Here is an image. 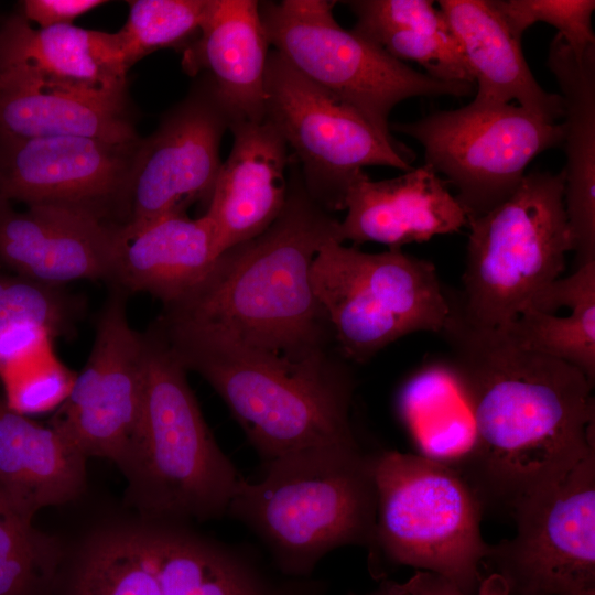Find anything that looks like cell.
<instances>
[{
    "mask_svg": "<svg viewBox=\"0 0 595 595\" xmlns=\"http://www.w3.org/2000/svg\"><path fill=\"white\" fill-rule=\"evenodd\" d=\"M231 151L221 163L205 215L219 253L264 231L281 213L288 194V145L267 118L235 120Z\"/></svg>",
    "mask_w": 595,
    "mask_h": 595,
    "instance_id": "18",
    "label": "cell"
},
{
    "mask_svg": "<svg viewBox=\"0 0 595 595\" xmlns=\"http://www.w3.org/2000/svg\"><path fill=\"white\" fill-rule=\"evenodd\" d=\"M127 295L112 286L89 357L50 423L86 459L118 467L137 435L144 389L143 333L129 324Z\"/></svg>",
    "mask_w": 595,
    "mask_h": 595,
    "instance_id": "14",
    "label": "cell"
},
{
    "mask_svg": "<svg viewBox=\"0 0 595 595\" xmlns=\"http://www.w3.org/2000/svg\"><path fill=\"white\" fill-rule=\"evenodd\" d=\"M390 130L416 140L424 163L453 185L468 219L508 199L529 163L545 150L562 145L563 127L520 106L468 105L440 110Z\"/></svg>",
    "mask_w": 595,
    "mask_h": 595,
    "instance_id": "11",
    "label": "cell"
},
{
    "mask_svg": "<svg viewBox=\"0 0 595 595\" xmlns=\"http://www.w3.org/2000/svg\"><path fill=\"white\" fill-rule=\"evenodd\" d=\"M186 522L142 527L161 595H318L305 577L275 580L252 544L202 536Z\"/></svg>",
    "mask_w": 595,
    "mask_h": 595,
    "instance_id": "17",
    "label": "cell"
},
{
    "mask_svg": "<svg viewBox=\"0 0 595 595\" xmlns=\"http://www.w3.org/2000/svg\"><path fill=\"white\" fill-rule=\"evenodd\" d=\"M377 518L371 563L437 574L465 595L484 578L489 544L484 507L455 468L420 454L381 450L376 466Z\"/></svg>",
    "mask_w": 595,
    "mask_h": 595,
    "instance_id": "7",
    "label": "cell"
},
{
    "mask_svg": "<svg viewBox=\"0 0 595 595\" xmlns=\"http://www.w3.org/2000/svg\"><path fill=\"white\" fill-rule=\"evenodd\" d=\"M67 595H161L141 528H112L84 547Z\"/></svg>",
    "mask_w": 595,
    "mask_h": 595,
    "instance_id": "29",
    "label": "cell"
},
{
    "mask_svg": "<svg viewBox=\"0 0 595 595\" xmlns=\"http://www.w3.org/2000/svg\"><path fill=\"white\" fill-rule=\"evenodd\" d=\"M474 76L472 102L519 106L550 122L563 118L559 94L545 91L536 80L521 48L493 0L437 1Z\"/></svg>",
    "mask_w": 595,
    "mask_h": 595,
    "instance_id": "23",
    "label": "cell"
},
{
    "mask_svg": "<svg viewBox=\"0 0 595 595\" xmlns=\"http://www.w3.org/2000/svg\"><path fill=\"white\" fill-rule=\"evenodd\" d=\"M196 35L183 51L184 71L192 76L207 75L235 120H264L270 44L259 1L207 0Z\"/></svg>",
    "mask_w": 595,
    "mask_h": 595,
    "instance_id": "21",
    "label": "cell"
},
{
    "mask_svg": "<svg viewBox=\"0 0 595 595\" xmlns=\"http://www.w3.org/2000/svg\"><path fill=\"white\" fill-rule=\"evenodd\" d=\"M393 595H465L448 580L424 571H418L403 583L387 581ZM475 595H508L502 578L495 573L484 576Z\"/></svg>",
    "mask_w": 595,
    "mask_h": 595,
    "instance_id": "37",
    "label": "cell"
},
{
    "mask_svg": "<svg viewBox=\"0 0 595 595\" xmlns=\"http://www.w3.org/2000/svg\"><path fill=\"white\" fill-rule=\"evenodd\" d=\"M348 595H358V594H348ZM364 595H393L387 584V581L382 582L378 588H376L375 591L372 592H369L367 594H364Z\"/></svg>",
    "mask_w": 595,
    "mask_h": 595,
    "instance_id": "39",
    "label": "cell"
},
{
    "mask_svg": "<svg viewBox=\"0 0 595 595\" xmlns=\"http://www.w3.org/2000/svg\"><path fill=\"white\" fill-rule=\"evenodd\" d=\"M467 226L463 290L451 299L469 324L502 328L559 279L574 250L563 171L526 173L508 199Z\"/></svg>",
    "mask_w": 595,
    "mask_h": 595,
    "instance_id": "6",
    "label": "cell"
},
{
    "mask_svg": "<svg viewBox=\"0 0 595 595\" xmlns=\"http://www.w3.org/2000/svg\"><path fill=\"white\" fill-rule=\"evenodd\" d=\"M47 337L20 356L0 377L8 405L24 415L43 413L68 396L76 375L56 357Z\"/></svg>",
    "mask_w": 595,
    "mask_h": 595,
    "instance_id": "33",
    "label": "cell"
},
{
    "mask_svg": "<svg viewBox=\"0 0 595 595\" xmlns=\"http://www.w3.org/2000/svg\"><path fill=\"white\" fill-rule=\"evenodd\" d=\"M496 329L522 349L576 367L594 385L595 261L555 280L531 309Z\"/></svg>",
    "mask_w": 595,
    "mask_h": 595,
    "instance_id": "27",
    "label": "cell"
},
{
    "mask_svg": "<svg viewBox=\"0 0 595 595\" xmlns=\"http://www.w3.org/2000/svg\"><path fill=\"white\" fill-rule=\"evenodd\" d=\"M105 3L107 1L101 0H24L20 13L29 22L50 28L72 24L76 18Z\"/></svg>",
    "mask_w": 595,
    "mask_h": 595,
    "instance_id": "38",
    "label": "cell"
},
{
    "mask_svg": "<svg viewBox=\"0 0 595 595\" xmlns=\"http://www.w3.org/2000/svg\"><path fill=\"white\" fill-rule=\"evenodd\" d=\"M0 134L78 136L115 143L140 139L128 98L56 86L18 68L0 69Z\"/></svg>",
    "mask_w": 595,
    "mask_h": 595,
    "instance_id": "25",
    "label": "cell"
},
{
    "mask_svg": "<svg viewBox=\"0 0 595 595\" xmlns=\"http://www.w3.org/2000/svg\"><path fill=\"white\" fill-rule=\"evenodd\" d=\"M346 3L357 18L355 32L375 29L447 31V23L429 0H355Z\"/></svg>",
    "mask_w": 595,
    "mask_h": 595,
    "instance_id": "36",
    "label": "cell"
},
{
    "mask_svg": "<svg viewBox=\"0 0 595 595\" xmlns=\"http://www.w3.org/2000/svg\"><path fill=\"white\" fill-rule=\"evenodd\" d=\"M398 408L420 455L457 470L473 446L474 426L444 363L409 379L399 394Z\"/></svg>",
    "mask_w": 595,
    "mask_h": 595,
    "instance_id": "28",
    "label": "cell"
},
{
    "mask_svg": "<svg viewBox=\"0 0 595 595\" xmlns=\"http://www.w3.org/2000/svg\"><path fill=\"white\" fill-rule=\"evenodd\" d=\"M235 118L212 79L196 76L186 96L140 138L130 167L119 226L141 228L161 217L209 203L220 166V142Z\"/></svg>",
    "mask_w": 595,
    "mask_h": 595,
    "instance_id": "13",
    "label": "cell"
},
{
    "mask_svg": "<svg viewBox=\"0 0 595 595\" xmlns=\"http://www.w3.org/2000/svg\"><path fill=\"white\" fill-rule=\"evenodd\" d=\"M356 33L402 63L419 64L430 77L474 85L472 71L450 30L375 29Z\"/></svg>",
    "mask_w": 595,
    "mask_h": 595,
    "instance_id": "34",
    "label": "cell"
},
{
    "mask_svg": "<svg viewBox=\"0 0 595 595\" xmlns=\"http://www.w3.org/2000/svg\"><path fill=\"white\" fill-rule=\"evenodd\" d=\"M311 283L350 363L411 333L440 334L451 313L434 264L401 249L370 253L329 240L312 262Z\"/></svg>",
    "mask_w": 595,
    "mask_h": 595,
    "instance_id": "8",
    "label": "cell"
},
{
    "mask_svg": "<svg viewBox=\"0 0 595 595\" xmlns=\"http://www.w3.org/2000/svg\"><path fill=\"white\" fill-rule=\"evenodd\" d=\"M220 256L209 218L185 213L161 217L141 228L118 226L111 286L145 292L172 304L195 289Z\"/></svg>",
    "mask_w": 595,
    "mask_h": 595,
    "instance_id": "22",
    "label": "cell"
},
{
    "mask_svg": "<svg viewBox=\"0 0 595 595\" xmlns=\"http://www.w3.org/2000/svg\"><path fill=\"white\" fill-rule=\"evenodd\" d=\"M493 3L520 41L529 26L544 22L558 30L575 54L595 47L594 0H493Z\"/></svg>",
    "mask_w": 595,
    "mask_h": 595,
    "instance_id": "35",
    "label": "cell"
},
{
    "mask_svg": "<svg viewBox=\"0 0 595 595\" xmlns=\"http://www.w3.org/2000/svg\"><path fill=\"white\" fill-rule=\"evenodd\" d=\"M139 141L0 134V197L79 207L118 224Z\"/></svg>",
    "mask_w": 595,
    "mask_h": 595,
    "instance_id": "15",
    "label": "cell"
},
{
    "mask_svg": "<svg viewBox=\"0 0 595 595\" xmlns=\"http://www.w3.org/2000/svg\"><path fill=\"white\" fill-rule=\"evenodd\" d=\"M86 458L52 426L12 410L0 393V504L33 521L37 511L78 498Z\"/></svg>",
    "mask_w": 595,
    "mask_h": 595,
    "instance_id": "24",
    "label": "cell"
},
{
    "mask_svg": "<svg viewBox=\"0 0 595 595\" xmlns=\"http://www.w3.org/2000/svg\"><path fill=\"white\" fill-rule=\"evenodd\" d=\"M61 558L55 539L0 504V595H47Z\"/></svg>",
    "mask_w": 595,
    "mask_h": 595,
    "instance_id": "30",
    "label": "cell"
},
{
    "mask_svg": "<svg viewBox=\"0 0 595 595\" xmlns=\"http://www.w3.org/2000/svg\"><path fill=\"white\" fill-rule=\"evenodd\" d=\"M335 1L259 2L269 44L301 75L354 107L382 136L394 139L391 110L418 96L470 95L469 83L443 82L402 63L336 21Z\"/></svg>",
    "mask_w": 595,
    "mask_h": 595,
    "instance_id": "9",
    "label": "cell"
},
{
    "mask_svg": "<svg viewBox=\"0 0 595 595\" xmlns=\"http://www.w3.org/2000/svg\"><path fill=\"white\" fill-rule=\"evenodd\" d=\"M510 516L515 537L489 544L484 560L508 595H595V452Z\"/></svg>",
    "mask_w": 595,
    "mask_h": 595,
    "instance_id": "12",
    "label": "cell"
},
{
    "mask_svg": "<svg viewBox=\"0 0 595 595\" xmlns=\"http://www.w3.org/2000/svg\"><path fill=\"white\" fill-rule=\"evenodd\" d=\"M264 94L266 118L293 150L309 194L328 212L345 208L347 191L364 167L413 169L410 150L305 78L275 50L268 55Z\"/></svg>",
    "mask_w": 595,
    "mask_h": 595,
    "instance_id": "10",
    "label": "cell"
},
{
    "mask_svg": "<svg viewBox=\"0 0 595 595\" xmlns=\"http://www.w3.org/2000/svg\"><path fill=\"white\" fill-rule=\"evenodd\" d=\"M128 3L127 22L117 34L129 68L156 50L186 46L198 33L207 7V0Z\"/></svg>",
    "mask_w": 595,
    "mask_h": 595,
    "instance_id": "32",
    "label": "cell"
},
{
    "mask_svg": "<svg viewBox=\"0 0 595 595\" xmlns=\"http://www.w3.org/2000/svg\"><path fill=\"white\" fill-rule=\"evenodd\" d=\"M381 450L356 444L303 450L263 464L242 479L227 516L244 524L288 576L307 577L343 547L375 552L376 466Z\"/></svg>",
    "mask_w": 595,
    "mask_h": 595,
    "instance_id": "4",
    "label": "cell"
},
{
    "mask_svg": "<svg viewBox=\"0 0 595 595\" xmlns=\"http://www.w3.org/2000/svg\"><path fill=\"white\" fill-rule=\"evenodd\" d=\"M144 389L137 435L120 465L129 497L153 521L227 516L244 477L223 452L159 328L143 333Z\"/></svg>",
    "mask_w": 595,
    "mask_h": 595,
    "instance_id": "5",
    "label": "cell"
},
{
    "mask_svg": "<svg viewBox=\"0 0 595 595\" xmlns=\"http://www.w3.org/2000/svg\"><path fill=\"white\" fill-rule=\"evenodd\" d=\"M451 300L445 367L473 421L458 467L484 510L511 513L595 452L594 385L576 367L466 322Z\"/></svg>",
    "mask_w": 595,
    "mask_h": 595,
    "instance_id": "1",
    "label": "cell"
},
{
    "mask_svg": "<svg viewBox=\"0 0 595 595\" xmlns=\"http://www.w3.org/2000/svg\"><path fill=\"white\" fill-rule=\"evenodd\" d=\"M4 68L56 86L128 98L129 67L117 32L73 24L34 29L14 13L0 25V69Z\"/></svg>",
    "mask_w": 595,
    "mask_h": 595,
    "instance_id": "20",
    "label": "cell"
},
{
    "mask_svg": "<svg viewBox=\"0 0 595 595\" xmlns=\"http://www.w3.org/2000/svg\"><path fill=\"white\" fill-rule=\"evenodd\" d=\"M547 66L563 102L564 203L577 269L595 261V47L575 54L556 33Z\"/></svg>",
    "mask_w": 595,
    "mask_h": 595,
    "instance_id": "26",
    "label": "cell"
},
{
    "mask_svg": "<svg viewBox=\"0 0 595 595\" xmlns=\"http://www.w3.org/2000/svg\"><path fill=\"white\" fill-rule=\"evenodd\" d=\"M85 310V299L63 286L0 270V335L17 327L36 326L53 338L67 337L75 333Z\"/></svg>",
    "mask_w": 595,
    "mask_h": 595,
    "instance_id": "31",
    "label": "cell"
},
{
    "mask_svg": "<svg viewBox=\"0 0 595 595\" xmlns=\"http://www.w3.org/2000/svg\"><path fill=\"white\" fill-rule=\"evenodd\" d=\"M187 371L223 399L262 463L294 452L361 441L353 416L350 361L327 349L290 359L223 331L160 315L154 322Z\"/></svg>",
    "mask_w": 595,
    "mask_h": 595,
    "instance_id": "3",
    "label": "cell"
},
{
    "mask_svg": "<svg viewBox=\"0 0 595 595\" xmlns=\"http://www.w3.org/2000/svg\"><path fill=\"white\" fill-rule=\"evenodd\" d=\"M344 209L346 216L339 221L342 242L374 241L389 249L467 226L465 210L426 163L381 181L361 172L347 191Z\"/></svg>",
    "mask_w": 595,
    "mask_h": 595,
    "instance_id": "19",
    "label": "cell"
},
{
    "mask_svg": "<svg viewBox=\"0 0 595 595\" xmlns=\"http://www.w3.org/2000/svg\"><path fill=\"white\" fill-rule=\"evenodd\" d=\"M288 194L275 220L223 252L206 278L163 315L216 327L239 343L290 359L329 349L328 318L311 283V266L339 221L309 194L291 155Z\"/></svg>",
    "mask_w": 595,
    "mask_h": 595,
    "instance_id": "2",
    "label": "cell"
},
{
    "mask_svg": "<svg viewBox=\"0 0 595 595\" xmlns=\"http://www.w3.org/2000/svg\"><path fill=\"white\" fill-rule=\"evenodd\" d=\"M118 224L68 205H30L18 212L0 197V263L26 279L63 286L110 281Z\"/></svg>",
    "mask_w": 595,
    "mask_h": 595,
    "instance_id": "16",
    "label": "cell"
}]
</instances>
